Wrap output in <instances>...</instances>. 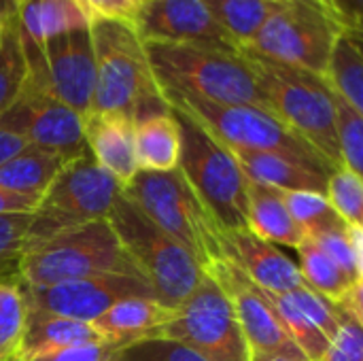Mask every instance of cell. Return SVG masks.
Instances as JSON below:
<instances>
[{"instance_id": "6da1fadb", "label": "cell", "mask_w": 363, "mask_h": 361, "mask_svg": "<svg viewBox=\"0 0 363 361\" xmlns=\"http://www.w3.org/2000/svg\"><path fill=\"white\" fill-rule=\"evenodd\" d=\"M96 51V94L91 113H115L134 123L170 111L153 74L147 47L134 26L96 17L89 23Z\"/></svg>"}, {"instance_id": "7a4b0ae2", "label": "cell", "mask_w": 363, "mask_h": 361, "mask_svg": "<svg viewBox=\"0 0 363 361\" xmlns=\"http://www.w3.org/2000/svg\"><path fill=\"white\" fill-rule=\"evenodd\" d=\"M162 91L194 96L219 104H247L270 113L255 70L242 51L145 43Z\"/></svg>"}, {"instance_id": "3957f363", "label": "cell", "mask_w": 363, "mask_h": 361, "mask_svg": "<svg viewBox=\"0 0 363 361\" xmlns=\"http://www.w3.org/2000/svg\"><path fill=\"white\" fill-rule=\"evenodd\" d=\"M257 77L268 109L334 170H345L338 138V96L325 77L242 51Z\"/></svg>"}, {"instance_id": "277c9868", "label": "cell", "mask_w": 363, "mask_h": 361, "mask_svg": "<svg viewBox=\"0 0 363 361\" xmlns=\"http://www.w3.org/2000/svg\"><path fill=\"white\" fill-rule=\"evenodd\" d=\"M102 274L143 277L108 219L28 243L21 260V285L32 289Z\"/></svg>"}, {"instance_id": "5b68a950", "label": "cell", "mask_w": 363, "mask_h": 361, "mask_svg": "<svg viewBox=\"0 0 363 361\" xmlns=\"http://www.w3.org/2000/svg\"><path fill=\"white\" fill-rule=\"evenodd\" d=\"M108 223L143 279L153 287L157 302L168 309H179L196 291L204 279L202 266L183 245L160 230L123 191L108 215Z\"/></svg>"}, {"instance_id": "8992f818", "label": "cell", "mask_w": 363, "mask_h": 361, "mask_svg": "<svg viewBox=\"0 0 363 361\" xmlns=\"http://www.w3.org/2000/svg\"><path fill=\"white\" fill-rule=\"evenodd\" d=\"M123 194L160 230L183 245L204 272L223 260L221 228L179 168L170 172L138 170L123 187Z\"/></svg>"}, {"instance_id": "52a82bcc", "label": "cell", "mask_w": 363, "mask_h": 361, "mask_svg": "<svg viewBox=\"0 0 363 361\" xmlns=\"http://www.w3.org/2000/svg\"><path fill=\"white\" fill-rule=\"evenodd\" d=\"M162 96L172 111H179L194 119L225 147L270 151L308 168L328 174L334 172V168L306 140H302L279 117L264 109L247 104H219L174 91H162Z\"/></svg>"}, {"instance_id": "ba28073f", "label": "cell", "mask_w": 363, "mask_h": 361, "mask_svg": "<svg viewBox=\"0 0 363 361\" xmlns=\"http://www.w3.org/2000/svg\"><path fill=\"white\" fill-rule=\"evenodd\" d=\"M181 128L179 170L221 230H247L249 179L232 151L202 126L174 111Z\"/></svg>"}, {"instance_id": "9c48e42d", "label": "cell", "mask_w": 363, "mask_h": 361, "mask_svg": "<svg viewBox=\"0 0 363 361\" xmlns=\"http://www.w3.org/2000/svg\"><path fill=\"white\" fill-rule=\"evenodd\" d=\"M345 34V26L323 4L285 0L242 51L328 79L336 45Z\"/></svg>"}, {"instance_id": "30bf717a", "label": "cell", "mask_w": 363, "mask_h": 361, "mask_svg": "<svg viewBox=\"0 0 363 361\" xmlns=\"http://www.w3.org/2000/svg\"><path fill=\"white\" fill-rule=\"evenodd\" d=\"M123 185L91 153L68 160L43 194L30 226L28 243L51 238L70 228L108 219Z\"/></svg>"}, {"instance_id": "8fae6325", "label": "cell", "mask_w": 363, "mask_h": 361, "mask_svg": "<svg viewBox=\"0 0 363 361\" xmlns=\"http://www.w3.org/2000/svg\"><path fill=\"white\" fill-rule=\"evenodd\" d=\"M28 85L38 87L87 117L96 94V51L91 30L79 28L36 43L21 34Z\"/></svg>"}, {"instance_id": "7c38bea8", "label": "cell", "mask_w": 363, "mask_h": 361, "mask_svg": "<svg viewBox=\"0 0 363 361\" xmlns=\"http://www.w3.org/2000/svg\"><path fill=\"white\" fill-rule=\"evenodd\" d=\"M160 338L177 340L208 361H251L228 294L206 272L196 291L174 311Z\"/></svg>"}, {"instance_id": "4fadbf2b", "label": "cell", "mask_w": 363, "mask_h": 361, "mask_svg": "<svg viewBox=\"0 0 363 361\" xmlns=\"http://www.w3.org/2000/svg\"><path fill=\"white\" fill-rule=\"evenodd\" d=\"M0 128L19 134L28 145L62 155L66 162L89 153L83 115L32 85H26L17 102L0 117Z\"/></svg>"}, {"instance_id": "5bb4252c", "label": "cell", "mask_w": 363, "mask_h": 361, "mask_svg": "<svg viewBox=\"0 0 363 361\" xmlns=\"http://www.w3.org/2000/svg\"><path fill=\"white\" fill-rule=\"evenodd\" d=\"M21 294L26 298L28 309H36V311H45L87 323H94L98 317H102L108 309H113L121 300H130V298L157 300L153 287L143 277H128V274L89 277V279L68 281L40 289L21 285Z\"/></svg>"}, {"instance_id": "9a60e30c", "label": "cell", "mask_w": 363, "mask_h": 361, "mask_svg": "<svg viewBox=\"0 0 363 361\" xmlns=\"http://www.w3.org/2000/svg\"><path fill=\"white\" fill-rule=\"evenodd\" d=\"M143 43L202 45L240 51L204 0H147L132 19Z\"/></svg>"}, {"instance_id": "2e32d148", "label": "cell", "mask_w": 363, "mask_h": 361, "mask_svg": "<svg viewBox=\"0 0 363 361\" xmlns=\"http://www.w3.org/2000/svg\"><path fill=\"white\" fill-rule=\"evenodd\" d=\"M206 274L213 277L228 294L251 355L302 353L289 338L268 296L259 287H255L236 266L219 260L206 270Z\"/></svg>"}, {"instance_id": "e0dca14e", "label": "cell", "mask_w": 363, "mask_h": 361, "mask_svg": "<svg viewBox=\"0 0 363 361\" xmlns=\"http://www.w3.org/2000/svg\"><path fill=\"white\" fill-rule=\"evenodd\" d=\"M221 253L225 262L236 266L266 294H289L306 287L300 266L277 245L249 230H221Z\"/></svg>"}, {"instance_id": "ac0fdd59", "label": "cell", "mask_w": 363, "mask_h": 361, "mask_svg": "<svg viewBox=\"0 0 363 361\" xmlns=\"http://www.w3.org/2000/svg\"><path fill=\"white\" fill-rule=\"evenodd\" d=\"M83 119L91 157L125 187L138 174L136 123L115 113H89Z\"/></svg>"}, {"instance_id": "d6986e66", "label": "cell", "mask_w": 363, "mask_h": 361, "mask_svg": "<svg viewBox=\"0 0 363 361\" xmlns=\"http://www.w3.org/2000/svg\"><path fill=\"white\" fill-rule=\"evenodd\" d=\"M242 172L251 183L277 189V191H317L328 194L330 177L328 172L298 164L285 155L270 151H249L228 147Z\"/></svg>"}, {"instance_id": "ffe728a7", "label": "cell", "mask_w": 363, "mask_h": 361, "mask_svg": "<svg viewBox=\"0 0 363 361\" xmlns=\"http://www.w3.org/2000/svg\"><path fill=\"white\" fill-rule=\"evenodd\" d=\"M96 345H111V343L94 323L28 309L26 334L21 343V361L34 360L38 355H47L62 349L96 347Z\"/></svg>"}, {"instance_id": "44dd1931", "label": "cell", "mask_w": 363, "mask_h": 361, "mask_svg": "<svg viewBox=\"0 0 363 361\" xmlns=\"http://www.w3.org/2000/svg\"><path fill=\"white\" fill-rule=\"evenodd\" d=\"M177 309H168L151 298H130L117 302L94 326L108 338L111 345L128 347L140 340L160 338L162 330L170 323Z\"/></svg>"}, {"instance_id": "7402d4cb", "label": "cell", "mask_w": 363, "mask_h": 361, "mask_svg": "<svg viewBox=\"0 0 363 361\" xmlns=\"http://www.w3.org/2000/svg\"><path fill=\"white\" fill-rule=\"evenodd\" d=\"M247 230L272 243L298 249L308 236L291 217L281 191L249 181V213Z\"/></svg>"}, {"instance_id": "603a6c76", "label": "cell", "mask_w": 363, "mask_h": 361, "mask_svg": "<svg viewBox=\"0 0 363 361\" xmlns=\"http://www.w3.org/2000/svg\"><path fill=\"white\" fill-rule=\"evenodd\" d=\"M138 170L170 172L181 162V128L174 111L157 113L136 121Z\"/></svg>"}, {"instance_id": "cb8c5ba5", "label": "cell", "mask_w": 363, "mask_h": 361, "mask_svg": "<svg viewBox=\"0 0 363 361\" xmlns=\"http://www.w3.org/2000/svg\"><path fill=\"white\" fill-rule=\"evenodd\" d=\"M17 23L26 38L43 43L87 28L91 19L77 0H21L17 6Z\"/></svg>"}, {"instance_id": "d4e9b609", "label": "cell", "mask_w": 363, "mask_h": 361, "mask_svg": "<svg viewBox=\"0 0 363 361\" xmlns=\"http://www.w3.org/2000/svg\"><path fill=\"white\" fill-rule=\"evenodd\" d=\"M66 160L49 149L28 145L21 153L0 166V189L43 198Z\"/></svg>"}, {"instance_id": "484cf974", "label": "cell", "mask_w": 363, "mask_h": 361, "mask_svg": "<svg viewBox=\"0 0 363 361\" xmlns=\"http://www.w3.org/2000/svg\"><path fill=\"white\" fill-rule=\"evenodd\" d=\"M217 19V23L225 30V34L238 45V49H247L264 23L281 9L285 0H204Z\"/></svg>"}, {"instance_id": "4316f807", "label": "cell", "mask_w": 363, "mask_h": 361, "mask_svg": "<svg viewBox=\"0 0 363 361\" xmlns=\"http://www.w3.org/2000/svg\"><path fill=\"white\" fill-rule=\"evenodd\" d=\"M296 251L300 255L298 266H300V272H302L306 285L311 289H315L319 296L328 298L330 302L340 304L355 281H351L340 270V266L315 240L306 238Z\"/></svg>"}, {"instance_id": "83f0119b", "label": "cell", "mask_w": 363, "mask_h": 361, "mask_svg": "<svg viewBox=\"0 0 363 361\" xmlns=\"http://www.w3.org/2000/svg\"><path fill=\"white\" fill-rule=\"evenodd\" d=\"M28 85V60L17 19L0 32V117L17 102Z\"/></svg>"}, {"instance_id": "f1b7e54d", "label": "cell", "mask_w": 363, "mask_h": 361, "mask_svg": "<svg viewBox=\"0 0 363 361\" xmlns=\"http://www.w3.org/2000/svg\"><path fill=\"white\" fill-rule=\"evenodd\" d=\"M328 81L363 119V51L349 34H345L336 45Z\"/></svg>"}, {"instance_id": "f546056e", "label": "cell", "mask_w": 363, "mask_h": 361, "mask_svg": "<svg viewBox=\"0 0 363 361\" xmlns=\"http://www.w3.org/2000/svg\"><path fill=\"white\" fill-rule=\"evenodd\" d=\"M266 296L272 302L289 338L302 351V355L308 361H323L332 340L296 306V302L287 294H266Z\"/></svg>"}, {"instance_id": "4dcf8cb0", "label": "cell", "mask_w": 363, "mask_h": 361, "mask_svg": "<svg viewBox=\"0 0 363 361\" xmlns=\"http://www.w3.org/2000/svg\"><path fill=\"white\" fill-rule=\"evenodd\" d=\"M291 217L306 232V236H317L332 230L349 228L345 219L332 206L328 194L317 191H281Z\"/></svg>"}, {"instance_id": "1f68e13d", "label": "cell", "mask_w": 363, "mask_h": 361, "mask_svg": "<svg viewBox=\"0 0 363 361\" xmlns=\"http://www.w3.org/2000/svg\"><path fill=\"white\" fill-rule=\"evenodd\" d=\"M34 213L0 215V285H21V260Z\"/></svg>"}, {"instance_id": "d6a6232c", "label": "cell", "mask_w": 363, "mask_h": 361, "mask_svg": "<svg viewBox=\"0 0 363 361\" xmlns=\"http://www.w3.org/2000/svg\"><path fill=\"white\" fill-rule=\"evenodd\" d=\"M28 304L21 285H0V361H21Z\"/></svg>"}, {"instance_id": "836d02e7", "label": "cell", "mask_w": 363, "mask_h": 361, "mask_svg": "<svg viewBox=\"0 0 363 361\" xmlns=\"http://www.w3.org/2000/svg\"><path fill=\"white\" fill-rule=\"evenodd\" d=\"M328 198L347 226L363 230V181L351 170H334L328 183Z\"/></svg>"}, {"instance_id": "e575fe53", "label": "cell", "mask_w": 363, "mask_h": 361, "mask_svg": "<svg viewBox=\"0 0 363 361\" xmlns=\"http://www.w3.org/2000/svg\"><path fill=\"white\" fill-rule=\"evenodd\" d=\"M113 361H208L202 357L200 353H196L194 349L177 343V340H168V338H149V340H140L128 347H121L115 351V355L111 357Z\"/></svg>"}, {"instance_id": "d590c367", "label": "cell", "mask_w": 363, "mask_h": 361, "mask_svg": "<svg viewBox=\"0 0 363 361\" xmlns=\"http://www.w3.org/2000/svg\"><path fill=\"white\" fill-rule=\"evenodd\" d=\"M338 138H340V155L345 168L363 181V119L340 96H338Z\"/></svg>"}, {"instance_id": "8d00e7d4", "label": "cell", "mask_w": 363, "mask_h": 361, "mask_svg": "<svg viewBox=\"0 0 363 361\" xmlns=\"http://www.w3.org/2000/svg\"><path fill=\"white\" fill-rule=\"evenodd\" d=\"M323 361H363V330L340 306V323Z\"/></svg>"}, {"instance_id": "74e56055", "label": "cell", "mask_w": 363, "mask_h": 361, "mask_svg": "<svg viewBox=\"0 0 363 361\" xmlns=\"http://www.w3.org/2000/svg\"><path fill=\"white\" fill-rule=\"evenodd\" d=\"M311 240H315L338 266L340 270L351 279L357 281L359 272H357V257H355V249L351 243V234L349 228L345 230H332V232H323L317 236H308Z\"/></svg>"}, {"instance_id": "f35d334b", "label": "cell", "mask_w": 363, "mask_h": 361, "mask_svg": "<svg viewBox=\"0 0 363 361\" xmlns=\"http://www.w3.org/2000/svg\"><path fill=\"white\" fill-rule=\"evenodd\" d=\"M77 2L85 9L89 19L102 17V19H121L130 23L140 9V0H77Z\"/></svg>"}, {"instance_id": "ab89813d", "label": "cell", "mask_w": 363, "mask_h": 361, "mask_svg": "<svg viewBox=\"0 0 363 361\" xmlns=\"http://www.w3.org/2000/svg\"><path fill=\"white\" fill-rule=\"evenodd\" d=\"M119 347L117 345H96V347H74L62 349L47 355H38L28 361H108Z\"/></svg>"}, {"instance_id": "60d3db41", "label": "cell", "mask_w": 363, "mask_h": 361, "mask_svg": "<svg viewBox=\"0 0 363 361\" xmlns=\"http://www.w3.org/2000/svg\"><path fill=\"white\" fill-rule=\"evenodd\" d=\"M330 4L349 34H363V0H330Z\"/></svg>"}, {"instance_id": "b9f144b4", "label": "cell", "mask_w": 363, "mask_h": 361, "mask_svg": "<svg viewBox=\"0 0 363 361\" xmlns=\"http://www.w3.org/2000/svg\"><path fill=\"white\" fill-rule=\"evenodd\" d=\"M40 198L21 196L13 191L0 189V215H13V213H34Z\"/></svg>"}, {"instance_id": "7bdbcfd3", "label": "cell", "mask_w": 363, "mask_h": 361, "mask_svg": "<svg viewBox=\"0 0 363 361\" xmlns=\"http://www.w3.org/2000/svg\"><path fill=\"white\" fill-rule=\"evenodd\" d=\"M340 306L357 321V326L363 330V279H357L349 294L345 296V300L340 302Z\"/></svg>"}, {"instance_id": "ee69618b", "label": "cell", "mask_w": 363, "mask_h": 361, "mask_svg": "<svg viewBox=\"0 0 363 361\" xmlns=\"http://www.w3.org/2000/svg\"><path fill=\"white\" fill-rule=\"evenodd\" d=\"M28 147V140L21 138L19 134H13L4 128H0V166L4 162H9L11 157H15L17 153H21Z\"/></svg>"}, {"instance_id": "f6af8a7d", "label": "cell", "mask_w": 363, "mask_h": 361, "mask_svg": "<svg viewBox=\"0 0 363 361\" xmlns=\"http://www.w3.org/2000/svg\"><path fill=\"white\" fill-rule=\"evenodd\" d=\"M349 234H351V243H353L355 257H357V272H359V279H363V230L349 226Z\"/></svg>"}, {"instance_id": "bcb514c9", "label": "cell", "mask_w": 363, "mask_h": 361, "mask_svg": "<svg viewBox=\"0 0 363 361\" xmlns=\"http://www.w3.org/2000/svg\"><path fill=\"white\" fill-rule=\"evenodd\" d=\"M251 361H308L302 353H255Z\"/></svg>"}, {"instance_id": "7dc6e473", "label": "cell", "mask_w": 363, "mask_h": 361, "mask_svg": "<svg viewBox=\"0 0 363 361\" xmlns=\"http://www.w3.org/2000/svg\"><path fill=\"white\" fill-rule=\"evenodd\" d=\"M17 6H19V0H0V21L9 23L17 19Z\"/></svg>"}, {"instance_id": "c3c4849f", "label": "cell", "mask_w": 363, "mask_h": 361, "mask_svg": "<svg viewBox=\"0 0 363 361\" xmlns=\"http://www.w3.org/2000/svg\"><path fill=\"white\" fill-rule=\"evenodd\" d=\"M347 34H349V32H347ZM349 36L357 43V47L363 51V34H349Z\"/></svg>"}, {"instance_id": "681fc988", "label": "cell", "mask_w": 363, "mask_h": 361, "mask_svg": "<svg viewBox=\"0 0 363 361\" xmlns=\"http://www.w3.org/2000/svg\"><path fill=\"white\" fill-rule=\"evenodd\" d=\"M315 2H319V4H323L325 9H330V11L334 13V9H332V4H330V0H315ZM334 15H336V13H334ZM338 21H340V19H338Z\"/></svg>"}, {"instance_id": "f907efd6", "label": "cell", "mask_w": 363, "mask_h": 361, "mask_svg": "<svg viewBox=\"0 0 363 361\" xmlns=\"http://www.w3.org/2000/svg\"><path fill=\"white\" fill-rule=\"evenodd\" d=\"M2 28H4V23H2V21H0V32H2Z\"/></svg>"}, {"instance_id": "816d5d0a", "label": "cell", "mask_w": 363, "mask_h": 361, "mask_svg": "<svg viewBox=\"0 0 363 361\" xmlns=\"http://www.w3.org/2000/svg\"><path fill=\"white\" fill-rule=\"evenodd\" d=\"M143 2H147V0H140V4H143Z\"/></svg>"}, {"instance_id": "f5cc1de1", "label": "cell", "mask_w": 363, "mask_h": 361, "mask_svg": "<svg viewBox=\"0 0 363 361\" xmlns=\"http://www.w3.org/2000/svg\"><path fill=\"white\" fill-rule=\"evenodd\" d=\"M108 361H113V360H108Z\"/></svg>"}, {"instance_id": "db71d44e", "label": "cell", "mask_w": 363, "mask_h": 361, "mask_svg": "<svg viewBox=\"0 0 363 361\" xmlns=\"http://www.w3.org/2000/svg\"><path fill=\"white\" fill-rule=\"evenodd\" d=\"M19 2H21V0H19Z\"/></svg>"}]
</instances>
